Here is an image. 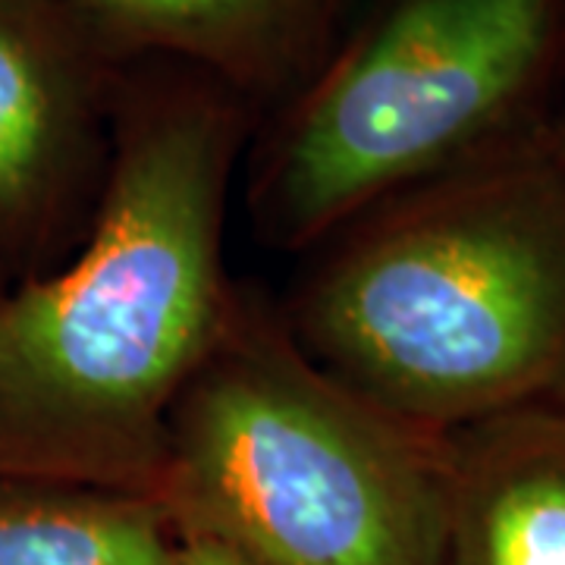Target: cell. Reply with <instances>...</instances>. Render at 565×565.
I'll return each mask as SVG.
<instances>
[{
  "mask_svg": "<svg viewBox=\"0 0 565 565\" xmlns=\"http://www.w3.org/2000/svg\"><path fill=\"white\" fill-rule=\"evenodd\" d=\"M252 104L170 61L126 63L98 211L0 296V481L158 500L167 422L236 282L226 221Z\"/></svg>",
  "mask_w": 565,
  "mask_h": 565,
  "instance_id": "cell-1",
  "label": "cell"
},
{
  "mask_svg": "<svg viewBox=\"0 0 565 565\" xmlns=\"http://www.w3.org/2000/svg\"><path fill=\"white\" fill-rule=\"evenodd\" d=\"M289 337L430 434L565 399V167L544 126L359 211L302 252Z\"/></svg>",
  "mask_w": 565,
  "mask_h": 565,
  "instance_id": "cell-2",
  "label": "cell"
},
{
  "mask_svg": "<svg viewBox=\"0 0 565 565\" xmlns=\"http://www.w3.org/2000/svg\"><path fill=\"white\" fill-rule=\"evenodd\" d=\"M177 541L248 565H444L449 440L371 405L239 286L167 422Z\"/></svg>",
  "mask_w": 565,
  "mask_h": 565,
  "instance_id": "cell-3",
  "label": "cell"
},
{
  "mask_svg": "<svg viewBox=\"0 0 565 565\" xmlns=\"http://www.w3.org/2000/svg\"><path fill=\"white\" fill-rule=\"evenodd\" d=\"M563 0H393L255 145L252 230L302 255L359 211L541 129Z\"/></svg>",
  "mask_w": 565,
  "mask_h": 565,
  "instance_id": "cell-4",
  "label": "cell"
},
{
  "mask_svg": "<svg viewBox=\"0 0 565 565\" xmlns=\"http://www.w3.org/2000/svg\"><path fill=\"white\" fill-rule=\"evenodd\" d=\"M120 70L79 0H0V267L10 282L57 267L95 217Z\"/></svg>",
  "mask_w": 565,
  "mask_h": 565,
  "instance_id": "cell-5",
  "label": "cell"
},
{
  "mask_svg": "<svg viewBox=\"0 0 565 565\" xmlns=\"http://www.w3.org/2000/svg\"><path fill=\"white\" fill-rule=\"evenodd\" d=\"M343 0H79L126 66L170 61L207 73L255 104L292 98L330 54Z\"/></svg>",
  "mask_w": 565,
  "mask_h": 565,
  "instance_id": "cell-6",
  "label": "cell"
},
{
  "mask_svg": "<svg viewBox=\"0 0 565 565\" xmlns=\"http://www.w3.org/2000/svg\"><path fill=\"white\" fill-rule=\"evenodd\" d=\"M449 440L444 565H565V399Z\"/></svg>",
  "mask_w": 565,
  "mask_h": 565,
  "instance_id": "cell-7",
  "label": "cell"
},
{
  "mask_svg": "<svg viewBox=\"0 0 565 565\" xmlns=\"http://www.w3.org/2000/svg\"><path fill=\"white\" fill-rule=\"evenodd\" d=\"M0 565H182V550L151 497L0 481Z\"/></svg>",
  "mask_w": 565,
  "mask_h": 565,
  "instance_id": "cell-8",
  "label": "cell"
},
{
  "mask_svg": "<svg viewBox=\"0 0 565 565\" xmlns=\"http://www.w3.org/2000/svg\"><path fill=\"white\" fill-rule=\"evenodd\" d=\"M182 565H248L239 556H233L230 550L207 541H180Z\"/></svg>",
  "mask_w": 565,
  "mask_h": 565,
  "instance_id": "cell-9",
  "label": "cell"
},
{
  "mask_svg": "<svg viewBox=\"0 0 565 565\" xmlns=\"http://www.w3.org/2000/svg\"><path fill=\"white\" fill-rule=\"evenodd\" d=\"M544 139L546 148L553 151V158L565 167V104L553 120L544 122Z\"/></svg>",
  "mask_w": 565,
  "mask_h": 565,
  "instance_id": "cell-10",
  "label": "cell"
},
{
  "mask_svg": "<svg viewBox=\"0 0 565 565\" xmlns=\"http://www.w3.org/2000/svg\"><path fill=\"white\" fill-rule=\"evenodd\" d=\"M7 289H10V277H7V274H3V267H0V296H3Z\"/></svg>",
  "mask_w": 565,
  "mask_h": 565,
  "instance_id": "cell-11",
  "label": "cell"
}]
</instances>
